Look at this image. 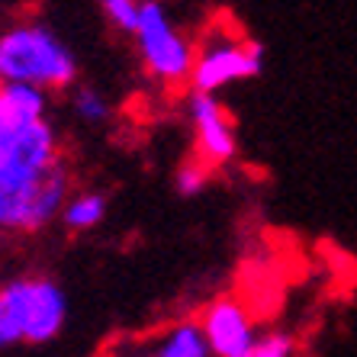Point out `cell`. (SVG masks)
I'll list each match as a JSON object with an SVG mask.
<instances>
[{
    "label": "cell",
    "mask_w": 357,
    "mask_h": 357,
    "mask_svg": "<svg viewBox=\"0 0 357 357\" xmlns=\"http://www.w3.org/2000/svg\"><path fill=\"white\" fill-rule=\"evenodd\" d=\"M0 77L36 84L42 91H71L77 84V59L52 26L26 20L0 33Z\"/></svg>",
    "instance_id": "cell-1"
},
{
    "label": "cell",
    "mask_w": 357,
    "mask_h": 357,
    "mask_svg": "<svg viewBox=\"0 0 357 357\" xmlns=\"http://www.w3.org/2000/svg\"><path fill=\"white\" fill-rule=\"evenodd\" d=\"M68 322V293L52 277H13L0 283V351L45 344Z\"/></svg>",
    "instance_id": "cell-2"
},
{
    "label": "cell",
    "mask_w": 357,
    "mask_h": 357,
    "mask_svg": "<svg viewBox=\"0 0 357 357\" xmlns=\"http://www.w3.org/2000/svg\"><path fill=\"white\" fill-rule=\"evenodd\" d=\"M139 61L145 75L161 87H183L190 84L193 42L181 33L161 0H142L139 20L132 29Z\"/></svg>",
    "instance_id": "cell-3"
},
{
    "label": "cell",
    "mask_w": 357,
    "mask_h": 357,
    "mask_svg": "<svg viewBox=\"0 0 357 357\" xmlns=\"http://www.w3.org/2000/svg\"><path fill=\"white\" fill-rule=\"evenodd\" d=\"M264 71V49L258 42L232 33H213L193 49V91L219 93L232 84L251 81Z\"/></svg>",
    "instance_id": "cell-4"
},
{
    "label": "cell",
    "mask_w": 357,
    "mask_h": 357,
    "mask_svg": "<svg viewBox=\"0 0 357 357\" xmlns=\"http://www.w3.org/2000/svg\"><path fill=\"white\" fill-rule=\"evenodd\" d=\"M190 109V126H193V155L199 161H206L213 171L229 161H235L238 155V139H235V126L225 113L219 93H203L193 91L187 100Z\"/></svg>",
    "instance_id": "cell-5"
},
{
    "label": "cell",
    "mask_w": 357,
    "mask_h": 357,
    "mask_svg": "<svg viewBox=\"0 0 357 357\" xmlns=\"http://www.w3.org/2000/svg\"><path fill=\"white\" fill-rule=\"evenodd\" d=\"M52 167H33L13 155L0 161V235H29L36 193Z\"/></svg>",
    "instance_id": "cell-6"
},
{
    "label": "cell",
    "mask_w": 357,
    "mask_h": 357,
    "mask_svg": "<svg viewBox=\"0 0 357 357\" xmlns=\"http://www.w3.org/2000/svg\"><path fill=\"white\" fill-rule=\"evenodd\" d=\"M199 328L206 335L213 357H248L258 341L255 319L235 296L213 299L199 319Z\"/></svg>",
    "instance_id": "cell-7"
},
{
    "label": "cell",
    "mask_w": 357,
    "mask_h": 357,
    "mask_svg": "<svg viewBox=\"0 0 357 357\" xmlns=\"http://www.w3.org/2000/svg\"><path fill=\"white\" fill-rule=\"evenodd\" d=\"M0 107L17 126L36 123L45 119L49 113V91H42L36 84H23V81H3L0 87Z\"/></svg>",
    "instance_id": "cell-8"
},
{
    "label": "cell",
    "mask_w": 357,
    "mask_h": 357,
    "mask_svg": "<svg viewBox=\"0 0 357 357\" xmlns=\"http://www.w3.org/2000/svg\"><path fill=\"white\" fill-rule=\"evenodd\" d=\"M103 216H107V197L103 193L71 190V197L65 199V209H61L59 222L65 225L68 232H91V229H97L103 222Z\"/></svg>",
    "instance_id": "cell-9"
},
{
    "label": "cell",
    "mask_w": 357,
    "mask_h": 357,
    "mask_svg": "<svg viewBox=\"0 0 357 357\" xmlns=\"http://www.w3.org/2000/svg\"><path fill=\"white\" fill-rule=\"evenodd\" d=\"M155 357H213L199 322H181L161 338Z\"/></svg>",
    "instance_id": "cell-10"
},
{
    "label": "cell",
    "mask_w": 357,
    "mask_h": 357,
    "mask_svg": "<svg viewBox=\"0 0 357 357\" xmlns=\"http://www.w3.org/2000/svg\"><path fill=\"white\" fill-rule=\"evenodd\" d=\"M71 113H75L84 126H100L109 119L113 107H109V100L103 91L91 87V84H77L75 93H71Z\"/></svg>",
    "instance_id": "cell-11"
},
{
    "label": "cell",
    "mask_w": 357,
    "mask_h": 357,
    "mask_svg": "<svg viewBox=\"0 0 357 357\" xmlns=\"http://www.w3.org/2000/svg\"><path fill=\"white\" fill-rule=\"evenodd\" d=\"M209 177H213V167L193 155V158H187V161H181V165H177V171H174V190L181 193V197H197V193L206 190Z\"/></svg>",
    "instance_id": "cell-12"
},
{
    "label": "cell",
    "mask_w": 357,
    "mask_h": 357,
    "mask_svg": "<svg viewBox=\"0 0 357 357\" xmlns=\"http://www.w3.org/2000/svg\"><path fill=\"white\" fill-rule=\"evenodd\" d=\"M100 7V13L107 17V23L119 33L132 36L135 29V20H139V3L142 0H93Z\"/></svg>",
    "instance_id": "cell-13"
},
{
    "label": "cell",
    "mask_w": 357,
    "mask_h": 357,
    "mask_svg": "<svg viewBox=\"0 0 357 357\" xmlns=\"http://www.w3.org/2000/svg\"><path fill=\"white\" fill-rule=\"evenodd\" d=\"M296 354V341L287 332H267L258 335L255 348H251L248 357H293Z\"/></svg>",
    "instance_id": "cell-14"
},
{
    "label": "cell",
    "mask_w": 357,
    "mask_h": 357,
    "mask_svg": "<svg viewBox=\"0 0 357 357\" xmlns=\"http://www.w3.org/2000/svg\"><path fill=\"white\" fill-rule=\"evenodd\" d=\"M20 126L13 123V119L3 113V107H0V161L10 155V145H13V135H17Z\"/></svg>",
    "instance_id": "cell-15"
},
{
    "label": "cell",
    "mask_w": 357,
    "mask_h": 357,
    "mask_svg": "<svg viewBox=\"0 0 357 357\" xmlns=\"http://www.w3.org/2000/svg\"><path fill=\"white\" fill-rule=\"evenodd\" d=\"M0 87H3V77H0Z\"/></svg>",
    "instance_id": "cell-16"
},
{
    "label": "cell",
    "mask_w": 357,
    "mask_h": 357,
    "mask_svg": "<svg viewBox=\"0 0 357 357\" xmlns=\"http://www.w3.org/2000/svg\"><path fill=\"white\" fill-rule=\"evenodd\" d=\"M151 357H155V354H151Z\"/></svg>",
    "instance_id": "cell-17"
}]
</instances>
